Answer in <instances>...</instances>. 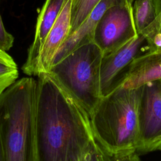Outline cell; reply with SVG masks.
I'll return each instance as SVG.
<instances>
[{
	"label": "cell",
	"mask_w": 161,
	"mask_h": 161,
	"mask_svg": "<svg viewBox=\"0 0 161 161\" xmlns=\"http://www.w3.org/2000/svg\"><path fill=\"white\" fill-rule=\"evenodd\" d=\"M132 1L125 0L109 7L95 29L93 42L103 55L118 48L138 35L132 11Z\"/></svg>",
	"instance_id": "obj_5"
},
{
	"label": "cell",
	"mask_w": 161,
	"mask_h": 161,
	"mask_svg": "<svg viewBox=\"0 0 161 161\" xmlns=\"http://www.w3.org/2000/svg\"><path fill=\"white\" fill-rule=\"evenodd\" d=\"M142 86H116L102 99L89 117L95 141L109 155L136 152Z\"/></svg>",
	"instance_id": "obj_2"
},
{
	"label": "cell",
	"mask_w": 161,
	"mask_h": 161,
	"mask_svg": "<svg viewBox=\"0 0 161 161\" xmlns=\"http://www.w3.org/2000/svg\"><path fill=\"white\" fill-rule=\"evenodd\" d=\"M36 80H16L0 95V142L3 161H35Z\"/></svg>",
	"instance_id": "obj_3"
},
{
	"label": "cell",
	"mask_w": 161,
	"mask_h": 161,
	"mask_svg": "<svg viewBox=\"0 0 161 161\" xmlns=\"http://www.w3.org/2000/svg\"><path fill=\"white\" fill-rule=\"evenodd\" d=\"M14 40L13 35L6 30L0 15V50L4 52L9 50L13 47Z\"/></svg>",
	"instance_id": "obj_16"
},
{
	"label": "cell",
	"mask_w": 161,
	"mask_h": 161,
	"mask_svg": "<svg viewBox=\"0 0 161 161\" xmlns=\"http://www.w3.org/2000/svg\"><path fill=\"white\" fill-rule=\"evenodd\" d=\"M160 31H161V30H160Z\"/></svg>",
	"instance_id": "obj_23"
},
{
	"label": "cell",
	"mask_w": 161,
	"mask_h": 161,
	"mask_svg": "<svg viewBox=\"0 0 161 161\" xmlns=\"http://www.w3.org/2000/svg\"><path fill=\"white\" fill-rule=\"evenodd\" d=\"M133 1H134V0H131V1H132V2H133Z\"/></svg>",
	"instance_id": "obj_22"
},
{
	"label": "cell",
	"mask_w": 161,
	"mask_h": 161,
	"mask_svg": "<svg viewBox=\"0 0 161 161\" xmlns=\"http://www.w3.org/2000/svg\"><path fill=\"white\" fill-rule=\"evenodd\" d=\"M145 45L146 38L140 33L118 48L103 55L100 71L103 96L114 89L123 72L141 52Z\"/></svg>",
	"instance_id": "obj_7"
},
{
	"label": "cell",
	"mask_w": 161,
	"mask_h": 161,
	"mask_svg": "<svg viewBox=\"0 0 161 161\" xmlns=\"http://www.w3.org/2000/svg\"><path fill=\"white\" fill-rule=\"evenodd\" d=\"M0 161H3V153H2V149H1V142H0Z\"/></svg>",
	"instance_id": "obj_20"
},
{
	"label": "cell",
	"mask_w": 161,
	"mask_h": 161,
	"mask_svg": "<svg viewBox=\"0 0 161 161\" xmlns=\"http://www.w3.org/2000/svg\"><path fill=\"white\" fill-rule=\"evenodd\" d=\"M37 77L35 161H82L94 140L89 116L48 73Z\"/></svg>",
	"instance_id": "obj_1"
},
{
	"label": "cell",
	"mask_w": 161,
	"mask_h": 161,
	"mask_svg": "<svg viewBox=\"0 0 161 161\" xmlns=\"http://www.w3.org/2000/svg\"><path fill=\"white\" fill-rule=\"evenodd\" d=\"M103 57L101 50L92 42L75 48L48 72L89 118L103 97L100 76Z\"/></svg>",
	"instance_id": "obj_4"
},
{
	"label": "cell",
	"mask_w": 161,
	"mask_h": 161,
	"mask_svg": "<svg viewBox=\"0 0 161 161\" xmlns=\"http://www.w3.org/2000/svg\"><path fill=\"white\" fill-rule=\"evenodd\" d=\"M161 150V79L142 86L136 153Z\"/></svg>",
	"instance_id": "obj_6"
},
{
	"label": "cell",
	"mask_w": 161,
	"mask_h": 161,
	"mask_svg": "<svg viewBox=\"0 0 161 161\" xmlns=\"http://www.w3.org/2000/svg\"><path fill=\"white\" fill-rule=\"evenodd\" d=\"M132 11L138 34L141 33L156 18L153 0H134L132 3Z\"/></svg>",
	"instance_id": "obj_12"
},
{
	"label": "cell",
	"mask_w": 161,
	"mask_h": 161,
	"mask_svg": "<svg viewBox=\"0 0 161 161\" xmlns=\"http://www.w3.org/2000/svg\"><path fill=\"white\" fill-rule=\"evenodd\" d=\"M18 67L6 52L0 53V95L17 79Z\"/></svg>",
	"instance_id": "obj_14"
},
{
	"label": "cell",
	"mask_w": 161,
	"mask_h": 161,
	"mask_svg": "<svg viewBox=\"0 0 161 161\" xmlns=\"http://www.w3.org/2000/svg\"><path fill=\"white\" fill-rule=\"evenodd\" d=\"M155 9L156 16L161 12V0H153Z\"/></svg>",
	"instance_id": "obj_19"
},
{
	"label": "cell",
	"mask_w": 161,
	"mask_h": 161,
	"mask_svg": "<svg viewBox=\"0 0 161 161\" xmlns=\"http://www.w3.org/2000/svg\"><path fill=\"white\" fill-rule=\"evenodd\" d=\"M101 0H72L69 35L75 31ZM68 35V36H69Z\"/></svg>",
	"instance_id": "obj_13"
},
{
	"label": "cell",
	"mask_w": 161,
	"mask_h": 161,
	"mask_svg": "<svg viewBox=\"0 0 161 161\" xmlns=\"http://www.w3.org/2000/svg\"><path fill=\"white\" fill-rule=\"evenodd\" d=\"M159 79H161V50H145L123 72L115 87L121 85L127 88H137L148 82Z\"/></svg>",
	"instance_id": "obj_9"
},
{
	"label": "cell",
	"mask_w": 161,
	"mask_h": 161,
	"mask_svg": "<svg viewBox=\"0 0 161 161\" xmlns=\"http://www.w3.org/2000/svg\"><path fill=\"white\" fill-rule=\"evenodd\" d=\"M161 30V12L156 16L155 20L147 27L141 33L146 38L149 37L154 33Z\"/></svg>",
	"instance_id": "obj_17"
},
{
	"label": "cell",
	"mask_w": 161,
	"mask_h": 161,
	"mask_svg": "<svg viewBox=\"0 0 161 161\" xmlns=\"http://www.w3.org/2000/svg\"><path fill=\"white\" fill-rule=\"evenodd\" d=\"M108 156L109 161H141L136 152L121 155H108Z\"/></svg>",
	"instance_id": "obj_18"
},
{
	"label": "cell",
	"mask_w": 161,
	"mask_h": 161,
	"mask_svg": "<svg viewBox=\"0 0 161 161\" xmlns=\"http://www.w3.org/2000/svg\"><path fill=\"white\" fill-rule=\"evenodd\" d=\"M82 161H109L107 153L99 145L92 141Z\"/></svg>",
	"instance_id": "obj_15"
},
{
	"label": "cell",
	"mask_w": 161,
	"mask_h": 161,
	"mask_svg": "<svg viewBox=\"0 0 161 161\" xmlns=\"http://www.w3.org/2000/svg\"><path fill=\"white\" fill-rule=\"evenodd\" d=\"M5 52H4V51H3V50H0V53H5Z\"/></svg>",
	"instance_id": "obj_21"
},
{
	"label": "cell",
	"mask_w": 161,
	"mask_h": 161,
	"mask_svg": "<svg viewBox=\"0 0 161 161\" xmlns=\"http://www.w3.org/2000/svg\"><path fill=\"white\" fill-rule=\"evenodd\" d=\"M124 1L125 0H101L77 29L69 35L63 42L54 57L52 65L77 47L93 42L95 29L105 11L109 7Z\"/></svg>",
	"instance_id": "obj_10"
},
{
	"label": "cell",
	"mask_w": 161,
	"mask_h": 161,
	"mask_svg": "<svg viewBox=\"0 0 161 161\" xmlns=\"http://www.w3.org/2000/svg\"><path fill=\"white\" fill-rule=\"evenodd\" d=\"M65 0H46L37 18L35 37L28 50L26 60L22 66L25 74L31 76L42 44L53 25Z\"/></svg>",
	"instance_id": "obj_11"
},
{
	"label": "cell",
	"mask_w": 161,
	"mask_h": 161,
	"mask_svg": "<svg viewBox=\"0 0 161 161\" xmlns=\"http://www.w3.org/2000/svg\"><path fill=\"white\" fill-rule=\"evenodd\" d=\"M72 3V0H65L60 13L42 44L31 76L38 77L48 73L50 69L57 50L69 35Z\"/></svg>",
	"instance_id": "obj_8"
}]
</instances>
